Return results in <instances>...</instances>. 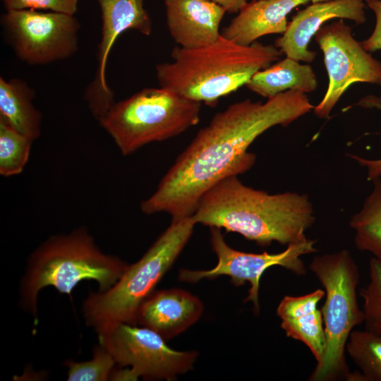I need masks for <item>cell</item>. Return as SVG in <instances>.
Segmentation results:
<instances>
[{"label":"cell","instance_id":"cell-1","mask_svg":"<svg viewBox=\"0 0 381 381\" xmlns=\"http://www.w3.org/2000/svg\"><path fill=\"white\" fill-rule=\"evenodd\" d=\"M314 108L308 97L289 90L265 102L245 99L217 113L201 128L160 180L155 193L142 202L143 213L190 217L201 197L214 185L250 169L255 155L252 143L270 128L286 126Z\"/></svg>","mask_w":381,"mask_h":381},{"label":"cell","instance_id":"cell-2","mask_svg":"<svg viewBox=\"0 0 381 381\" xmlns=\"http://www.w3.org/2000/svg\"><path fill=\"white\" fill-rule=\"evenodd\" d=\"M195 224L236 232L262 246L289 245L308 239L315 222L308 197L297 193H267L245 186L237 176L224 179L199 200Z\"/></svg>","mask_w":381,"mask_h":381},{"label":"cell","instance_id":"cell-3","mask_svg":"<svg viewBox=\"0 0 381 381\" xmlns=\"http://www.w3.org/2000/svg\"><path fill=\"white\" fill-rule=\"evenodd\" d=\"M282 55L274 45L257 42L242 45L221 34L202 47H175L171 53L173 61L157 64L156 76L160 87L214 107Z\"/></svg>","mask_w":381,"mask_h":381},{"label":"cell","instance_id":"cell-4","mask_svg":"<svg viewBox=\"0 0 381 381\" xmlns=\"http://www.w3.org/2000/svg\"><path fill=\"white\" fill-rule=\"evenodd\" d=\"M128 265L103 253L85 227L47 238L30 255L20 285V301L35 322L38 321L37 298L47 286L71 296L83 280H94L99 291L111 287Z\"/></svg>","mask_w":381,"mask_h":381},{"label":"cell","instance_id":"cell-5","mask_svg":"<svg viewBox=\"0 0 381 381\" xmlns=\"http://www.w3.org/2000/svg\"><path fill=\"white\" fill-rule=\"evenodd\" d=\"M195 225L191 216L172 219L142 258L128 265L111 287L90 293L82 306L86 325L95 329L114 322L135 325L140 306L173 265Z\"/></svg>","mask_w":381,"mask_h":381},{"label":"cell","instance_id":"cell-6","mask_svg":"<svg viewBox=\"0 0 381 381\" xmlns=\"http://www.w3.org/2000/svg\"><path fill=\"white\" fill-rule=\"evenodd\" d=\"M325 292L321 309L326 346L310 381L349 380L346 345L353 329L364 321L357 298L358 267L347 250L315 256L309 265Z\"/></svg>","mask_w":381,"mask_h":381},{"label":"cell","instance_id":"cell-7","mask_svg":"<svg viewBox=\"0 0 381 381\" xmlns=\"http://www.w3.org/2000/svg\"><path fill=\"white\" fill-rule=\"evenodd\" d=\"M200 109L201 103L169 89L146 87L114 103L99 121L126 156L197 125Z\"/></svg>","mask_w":381,"mask_h":381},{"label":"cell","instance_id":"cell-8","mask_svg":"<svg viewBox=\"0 0 381 381\" xmlns=\"http://www.w3.org/2000/svg\"><path fill=\"white\" fill-rule=\"evenodd\" d=\"M99 344L114 357L116 365L128 367L133 380H172L190 370L197 359L195 351H176L155 331L126 322H114L95 329Z\"/></svg>","mask_w":381,"mask_h":381},{"label":"cell","instance_id":"cell-9","mask_svg":"<svg viewBox=\"0 0 381 381\" xmlns=\"http://www.w3.org/2000/svg\"><path fill=\"white\" fill-rule=\"evenodd\" d=\"M210 241L212 250L217 257L216 266L208 270H181L179 280L188 283H196L202 279H214L220 276L230 277L236 286L248 282L250 285L245 301H250L254 312H260V281L263 273L269 267L280 266L298 276L306 274L305 265L301 257L315 253V241H306L288 245L287 248L278 253H250L235 250L225 241L221 229L210 227Z\"/></svg>","mask_w":381,"mask_h":381},{"label":"cell","instance_id":"cell-10","mask_svg":"<svg viewBox=\"0 0 381 381\" xmlns=\"http://www.w3.org/2000/svg\"><path fill=\"white\" fill-rule=\"evenodd\" d=\"M1 22L16 54L28 64L45 65L64 60L78 50L80 25L73 15L6 10Z\"/></svg>","mask_w":381,"mask_h":381},{"label":"cell","instance_id":"cell-11","mask_svg":"<svg viewBox=\"0 0 381 381\" xmlns=\"http://www.w3.org/2000/svg\"><path fill=\"white\" fill-rule=\"evenodd\" d=\"M324 54L329 77L327 91L314 107L320 118H327L341 95L353 83L381 85V62L365 51L352 35L344 19L324 24L315 35Z\"/></svg>","mask_w":381,"mask_h":381},{"label":"cell","instance_id":"cell-12","mask_svg":"<svg viewBox=\"0 0 381 381\" xmlns=\"http://www.w3.org/2000/svg\"><path fill=\"white\" fill-rule=\"evenodd\" d=\"M102 16V35L97 52V69L85 92L88 107L95 117L104 115L114 104V95L107 84V66L118 37L128 30L148 36L152 20L144 7V0H97Z\"/></svg>","mask_w":381,"mask_h":381},{"label":"cell","instance_id":"cell-13","mask_svg":"<svg viewBox=\"0 0 381 381\" xmlns=\"http://www.w3.org/2000/svg\"><path fill=\"white\" fill-rule=\"evenodd\" d=\"M364 8V0H329L313 3L293 17L282 37L275 40L274 46L286 57L298 61L312 62L316 52L309 50L308 46L325 22L337 18L362 24L366 20Z\"/></svg>","mask_w":381,"mask_h":381},{"label":"cell","instance_id":"cell-14","mask_svg":"<svg viewBox=\"0 0 381 381\" xmlns=\"http://www.w3.org/2000/svg\"><path fill=\"white\" fill-rule=\"evenodd\" d=\"M203 308L202 301L187 291L155 290L140 306L135 325L147 327L168 341L195 324Z\"/></svg>","mask_w":381,"mask_h":381},{"label":"cell","instance_id":"cell-15","mask_svg":"<svg viewBox=\"0 0 381 381\" xmlns=\"http://www.w3.org/2000/svg\"><path fill=\"white\" fill-rule=\"evenodd\" d=\"M167 25L179 47L192 49L217 40L226 11L208 0H163Z\"/></svg>","mask_w":381,"mask_h":381},{"label":"cell","instance_id":"cell-16","mask_svg":"<svg viewBox=\"0 0 381 381\" xmlns=\"http://www.w3.org/2000/svg\"><path fill=\"white\" fill-rule=\"evenodd\" d=\"M325 296L321 289L299 296H285L277 308L286 335L306 345L317 363L322 359L326 346L322 315L318 308Z\"/></svg>","mask_w":381,"mask_h":381},{"label":"cell","instance_id":"cell-17","mask_svg":"<svg viewBox=\"0 0 381 381\" xmlns=\"http://www.w3.org/2000/svg\"><path fill=\"white\" fill-rule=\"evenodd\" d=\"M308 0H256L248 3L224 29L222 35L242 45H250L269 34H284L287 16Z\"/></svg>","mask_w":381,"mask_h":381},{"label":"cell","instance_id":"cell-18","mask_svg":"<svg viewBox=\"0 0 381 381\" xmlns=\"http://www.w3.org/2000/svg\"><path fill=\"white\" fill-rule=\"evenodd\" d=\"M34 97V90L25 81L0 78V119L33 141L41 134L42 119Z\"/></svg>","mask_w":381,"mask_h":381},{"label":"cell","instance_id":"cell-19","mask_svg":"<svg viewBox=\"0 0 381 381\" xmlns=\"http://www.w3.org/2000/svg\"><path fill=\"white\" fill-rule=\"evenodd\" d=\"M246 86L269 99L289 90L303 93L313 92L317 88L318 80L310 66L286 57L255 73Z\"/></svg>","mask_w":381,"mask_h":381},{"label":"cell","instance_id":"cell-20","mask_svg":"<svg viewBox=\"0 0 381 381\" xmlns=\"http://www.w3.org/2000/svg\"><path fill=\"white\" fill-rule=\"evenodd\" d=\"M373 182V192L361 210L352 217L349 226L355 231L357 248L381 259V179H375Z\"/></svg>","mask_w":381,"mask_h":381},{"label":"cell","instance_id":"cell-21","mask_svg":"<svg viewBox=\"0 0 381 381\" xmlns=\"http://www.w3.org/2000/svg\"><path fill=\"white\" fill-rule=\"evenodd\" d=\"M346 351L365 381H381V336L364 330H353Z\"/></svg>","mask_w":381,"mask_h":381},{"label":"cell","instance_id":"cell-22","mask_svg":"<svg viewBox=\"0 0 381 381\" xmlns=\"http://www.w3.org/2000/svg\"><path fill=\"white\" fill-rule=\"evenodd\" d=\"M33 140L0 119V174L8 177L20 174L30 153Z\"/></svg>","mask_w":381,"mask_h":381},{"label":"cell","instance_id":"cell-23","mask_svg":"<svg viewBox=\"0 0 381 381\" xmlns=\"http://www.w3.org/2000/svg\"><path fill=\"white\" fill-rule=\"evenodd\" d=\"M64 365L68 381H106L110 380L116 363L111 353L99 344L91 359L80 362L69 359Z\"/></svg>","mask_w":381,"mask_h":381},{"label":"cell","instance_id":"cell-24","mask_svg":"<svg viewBox=\"0 0 381 381\" xmlns=\"http://www.w3.org/2000/svg\"><path fill=\"white\" fill-rule=\"evenodd\" d=\"M369 278L359 294L363 301L365 329L381 336V259L370 258Z\"/></svg>","mask_w":381,"mask_h":381},{"label":"cell","instance_id":"cell-25","mask_svg":"<svg viewBox=\"0 0 381 381\" xmlns=\"http://www.w3.org/2000/svg\"><path fill=\"white\" fill-rule=\"evenodd\" d=\"M6 10L32 9L74 16L80 0H2Z\"/></svg>","mask_w":381,"mask_h":381},{"label":"cell","instance_id":"cell-26","mask_svg":"<svg viewBox=\"0 0 381 381\" xmlns=\"http://www.w3.org/2000/svg\"><path fill=\"white\" fill-rule=\"evenodd\" d=\"M368 6L374 12L376 23L371 35L361 43L368 52L381 49V0H364Z\"/></svg>","mask_w":381,"mask_h":381},{"label":"cell","instance_id":"cell-27","mask_svg":"<svg viewBox=\"0 0 381 381\" xmlns=\"http://www.w3.org/2000/svg\"><path fill=\"white\" fill-rule=\"evenodd\" d=\"M374 105L381 109V104L375 103ZM349 156L362 166L368 168V177L369 180L373 181L379 178L381 175V159L371 160L353 155H349Z\"/></svg>","mask_w":381,"mask_h":381},{"label":"cell","instance_id":"cell-28","mask_svg":"<svg viewBox=\"0 0 381 381\" xmlns=\"http://www.w3.org/2000/svg\"><path fill=\"white\" fill-rule=\"evenodd\" d=\"M222 7L229 13H238L248 3L247 0H208Z\"/></svg>","mask_w":381,"mask_h":381},{"label":"cell","instance_id":"cell-29","mask_svg":"<svg viewBox=\"0 0 381 381\" xmlns=\"http://www.w3.org/2000/svg\"><path fill=\"white\" fill-rule=\"evenodd\" d=\"M329 0H308V1H310L312 4L317 3V2H322V1H326Z\"/></svg>","mask_w":381,"mask_h":381}]
</instances>
